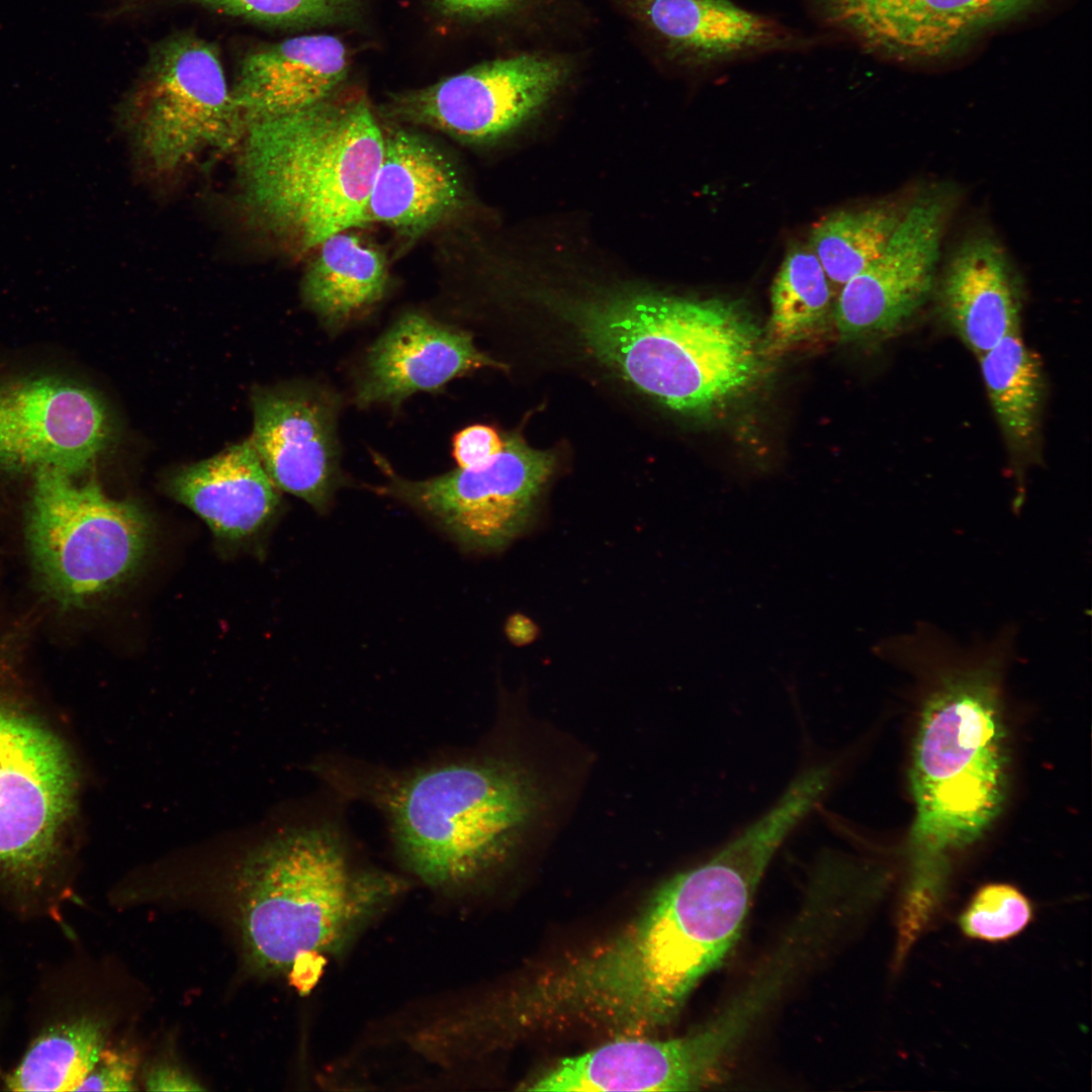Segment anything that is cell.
Segmentation results:
<instances>
[{
    "instance_id": "cell-27",
    "label": "cell",
    "mask_w": 1092,
    "mask_h": 1092,
    "mask_svg": "<svg viewBox=\"0 0 1092 1092\" xmlns=\"http://www.w3.org/2000/svg\"><path fill=\"white\" fill-rule=\"evenodd\" d=\"M905 209L883 203L839 210L812 225L809 245L832 286L841 288L882 253Z\"/></svg>"
},
{
    "instance_id": "cell-19",
    "label": "cell",
    "mask_w": 1092,
    "mask_h": 1092,
    "mask_svg": "<svg viewBox=\"0 0 1092 1092\" xmlns=\"http://www.w3.org/2000/svg\"><path fill=\"white\" fill-rule=\"evenodd\" d=\"M348 68V51L339 37L297 35L247 53L232 92L247 125L327 100L336 94Z\"/></svg>"
},
{
    "instance_id": "cell-32",
    "label": "cell",
    "mask_w": 1092,
    "mask_h": 1092,
    "mask_svg": "<svg viewBox=\"0 0 1092 1092\" xmlns=\"http://www.w3.org/2000/svg\"><path fill=\"white\" fill-rule=\"evenodd\" d=\"M151 1091H200L203 1088L190 1076L171 1066L154 1068L147 1077Z\"/></svg>"
},
{
    "instance_id": "cell-17",
    "label": "cell",
    "mask_w": 1092,
    "mask_h": 1092,
    "mask_svg": "<svg viewBox=\"0 0 1092 1092\" xmlns=\"http://www.w3.org/2000/svg\"><path fill=\"white\" fill-rule=\"evenodd\" d=\"M497 366L465 332L418 312L397 320L371 347L356 399L362 406L398 404L473 369Z\"/></svg>"
},
{
    "instance_id": "cell-7",
    "label": "cell",
    "mask_w": 1092,
    "mask_h": 1092,
    "mask_svg": "<svg viewBox=\"0 0 1092 1092\" xmlns=\"http://www.w3.org/2000/svg\"><path fill=\"white\" fill-rule=\"evenodd\" d=\"M123 107L138 153L159 175L237 146L246 129L218 48L193 32L154 44Z\"/></svg>"
},
{
    "instance_id": "cell-4",
    "label": "cell",
    "mask_w": 1092,
    "mask_h": 1092,
    "mask_svg": "<svg viewBox=\"0 0 1092 1092\" xmlns=\"http://www.w3.org/2000/svg\"><path fill=\"white\" fill-rule=\"evenodd\" d=\"M238 879L246 945L267 972H288L305 953L345 954L406 889L401 878L359 862L328 822L290 828L245 859Z\"/></svg>"
},
{
    "instance_id": "cell-20",
    "label": "cell",
    "mask_w": 1092,
    "mask_h": 1092,
    "mask_svg": "<svg viewBox=\"0 0 1092 1092\" xmlns=\"http://www.w3.org/2000/svg\"><path fill=\"white\" fill-rule=\"evenodd\" d=\"M1016 283L1006 252L987 233L967 237L950 255L939 286L940 307L978 357L1019 330Z\"/></svg>"
},
{
    "instance_id": "cell-5",
    "label": "cell",
    "mask_w": 1092,
    "mask_h": 1092,
    "mask_svg": "<svg viewBox=\"0 0 1092 1092\" xmlns=\"http://www.w3.org/2000/svg\"><path fill=\"white\" fill-rule=\"evenodd\" d=\"M588 348L623 378L665 406L704 414L756 380L760 333L727 300L631 293L586 308Z\"/></svg>"
},
{
    "instance_id": "cell-14",
    "label": "cell",
    "mask_w": 1092,
    "mask_h": 1092,
    "mask_svg": "<svg viewBox=\"0 0 1092 1092\" xmlns=\"http://www.w3.org/2000/svg\"><path fill=\"white\" fill-rule=\"evenodd\" d=\"M819 18L872 52L933 60L1042 0H813Z\"/></svg>"
},
{
    "instance_id": "cell-29",
    "label": "cell",
    "mask_w": 1092,
    "mask_h": 1092,
    "mask_svg": "<svg viewBox=\"0 0 1092 1092\" xmlns=\"http://www.w3.org/2000/svg\"><path fill=\"white\" fill-rule=\"evenodd\" d=\"M266 26L302 27L341 21L356 0H174Z\"/></svg>"
},
{
    "instance_id": "cell-28",
    "label": "cell",
    "mask_w": 1092,
    "mask_h": 1092,
    "mask_svg": "<svg viewBox=\"0 0 1092 1092\" xmlns=\"http://www.w3.org/2000/svg\"><path fill=\"white\" fill-rule=\"evenodd\" d=\"M1034 906L1018 888L1007 883L980 887L962 909L958 924L968 938L998 943L1018 936L1034 918Z\"/></svg>"
},
{
    "instance_id": "cell-30",
    "label": "cell",
    "mask_w": 1092,
    "mask_h": 1092,
    "mask_svg": "<svg viewBox=\"0 0 1092 1092\" xmlns=\"http://www.w3.org/2000/svg\"><path fill=\"white\" fill-rule=\"evenodd\" d=\"M138 1069L135 1055L119 1049H104L77 1091H132Z\"/></svg>"
},
{
    "instance_id": "cell-34",
    "label": "cell",
    "mask_w": 1092,
    "mask_h": 1092,
    "mask_svg": "<svg viewBox=\"0 0 1092 1092\" xmlns=\"http://www.w3.org/2000/svg\"><path fill=\"white\" fill-rule=\"evenodd\" d=\"M455 11L470 15H490L503 12L520 0H442Z\"/></svg>"
},
{
    "instance_id": "cell-24",
    "label": "cell",
    "mask_w": 1092,
    "mask_h": 1092,
    "mask_svg": "<svg viewBox=\"0 0 1092 1092\" xmlns=\"http://www.w3.org/2000/svg\"><path fill=\"white\" fill-rule=\"evenodd\" d=\"M770 318L763 350L785 351L817 332L832 308V285L812 248L786 254L770 291Z\"/></svg>"
},
{
    "instance_id": "cell-2",
    "label": "cell",
    "mask_w": 1092,
    "mask_h": 1092,
    "mask_svg": "<svg viewBox=\"0 0 1092 1092\" xmlns=\"http://www.w3.org/2000/svg\"><path fill=\"white\" fill-rule=\"evenodd\" d=\"M323 770L342 792L380 810L404 866L438 890L465 887L503 862L540 803L528 772L500 759Z\"/></svg>"
},
{
    "instance_id": "cell-3",
    "label": "cell",
    "mask_w": 1092,
    "mask_h": 1092,
    "mask_svg": "<svg viewBox=\"0 0 1092 1092\" xmlns=\"http://www.w3.org/2000/svg\"><path fill=\"white\" fill-rule=\"evenodd\" d=\"M240 157L250 216L297 254L365 224L383 131L363 96L250 121Z\"/></svg>"
},
{
    "instance_id": "cell-11",
    "label": "cell",
    "mask_w": 1092,
    "mask_h": 1092,
    "mask_svg": "<svg viewBox=\"0 0 1092 1092\" xmlns=\"http://www.w3.org/2000/svg\"><path fill=\"white\" fill-rule=\"evenodd\" d=\"M75 795L74 767L59 739L0 706V870L27 875L47 866Z\"/></svg>"
},
{
    "instance_id": "cell-31",
    "label": "cell",
    "mask_w": 1092,
    "mask_h": 1092,
    "mask_svg": "<svg viewBox=\"0 0 1092 1092\" xmlns=\"http://www.w3.org/2000/svg\"><path fill=\"white\" fill-rule=\"evenodd\" d=\"M503 447L504 441L493 428L473 425L455 434L453 457L459 468H474L488 462Z\"/></svg>"
},
{
    "instance_id": "cell-25",
    "label": "cell",
    "mask_w": 1092,
    "mask_h": 1092,
    "mask_svg": "<svg viewBox=\"0 0 1092 1092\" xmlns=\"http://www.w3.org/2000/svg\"><path fill=\"white\" fill-rule=\"evenodd\" d=\"M986 389L1001 428L1012 445H1029L1037 430L1043 392L1040 363L1019 330L979 356Z\"/></svg>"
},
{
    "instance_id": "cell-18",
    "label": "cell",
    "mask_w": 1092,
    "mask_h": 1092,
    "mask_svg": "<svg viewBox=\"0 0 1092 1092\" xmlns=\"http://www.w3.org/2000/svg\"><path fill=\"white\" fill-rule=\"evenodd\" d=\"M383 131L382 158L365 209V224L383 223L417 238L463 206L465 190L444 153L402 127Z\"/></svg>"
},
{
    "instance_id": "cell-1",
    "label": "cell",
    "mask_w": 1092,
    "mask_h": 1092,
    "mask_svg": "<svg viewBox=\"0 0 1092 1092\" xmlns=\"http://www.w3.org/2000/svg\"><path fill=\"white\" fill-rule=\"evenodd\" d=\"M1017 631L962 646L928 623L889 639L888 659L926 673L914 741L915 818L899 924L922 932L941 907L956 853L978 840L1002 810L1008 752L1002 679Z\"/></svg>"
},
{
    "instance_id": "cell-26",
    "label": "cell",
    "mask_w": 1092,
    "mask_h": 1092,
    "mask_svg": "<svg viewBox=\"0 0 1092 1092\" xmlns=\"http://www.w3.org/2000/svg\"><path fill=\"white\" fill-rule=\"evenodd\" d=\"M104 1027L83 1017L47 1029L7 1077L12 1091H77L104 1048Z\"/></svg>"
},
{
    "instance_id": "cell-21",
    "label": "cell",
    "mask_w": 1092,
    "mask_h": 1092,
    "mask_svg": "<svg viewBox=\"0 0 1092 1092\" xmlns=\"http://www.w3.org/2000/svg\"><path fill=\"white\" fill-rule=\"evenodd\" d=\"M170 492L215 535L233 540L256 532L279 503L277 487L250 440L179 470Z\"/></svg>"
},
{
    "instance_id": "cell-13",
    "label": "cell",
    "mask_w": 1092,
    "mask_h": 1092,
    "mask_svg": "<svg viewBox=\"0 0 1092 1092\" xmlns=\"http://www.w3.org/2000/svg\"><path fill=\"white\" fill-rule=\"evenodd\" d=\"M952 202L940 186L918 194L882 253L840 288L833 318L843 340L893 332L925 301Z\"/></svg>"
},
{
    "instance_id": "cell-9",
    "label": "cell",
    "mask_w": 1092,
    "mask_h": 1092,
    "mask_svg": "<svg viewBox=\"0 0 1092 1092\" xmlns=\"http://www.w3.org/2000/svg\"><path fill=\"white\" fill-rule=\"evenodd\" d=\"M554 464L550 452L511 436L481 466L425 480L391 475L387 491L434 521L461 547L494 551L529 525Z\"/></svg>"
},
{
    "instance_id": "cell-12",
    "label": "cell",
    "mask_w": 1092,
    "mask_h": 1092,
    "mask_svg": "<svg viewBox=\"0 0 1092 1092\" xmlns=\"http://www.w3.org/2000/svg\"><path fill=\"white\" fill-rule=\"evenodd\" d=\"M102 399L55 376L0 383V471L88 469L111 438Z\"/></svg>"
},
{
    "instance_id": "cell-15",
    "label": "cell",
    "mask_w": 1092,
    "mask_h": 1092,
    "mask_svg": "<svg viewBox=\"0 0 1092 1092\" xmlns=\"http://www.w3.org/2000/svg\"><path fill=\"white\" fill-rule=\"evenodd\" d=\"M626 5L666 60L691 72L803 52L817 43L816 38L732 0H626Z\"/></svg>"
},
{
    "instance_id": "cell-22",
    "label": "cell",
    "mask_w": 1092,
    "mask_h": 1092,
    "mask_svg": "<svg viewBox=\"0 0 1092 1092\" xmlns=\"http://www.w3.org/2000/svg\"><path fill=\"white\" fill-rule=\"evenodd\" d=\"M383 253L350 230L314 250L302 280L307 305L331 328L341 327L378 303L387 288Z\"/></svg>"
},
{
    "instance_id": "cell-16",
    "label": "cell",
    "mask_w": 1092,
    "mask_h": 1092,
    "mask_svg": "<svg viewBox=\"0 0 1092 1092\" xmlns=\"http://www.w3.org/2000/svg\"><path fill=\"white\" fill-rule=\"evenodd\" d=\"M250 439L277 488L316 510L325 509L339 481L336 402L325 392H261L253 398Z\"/></svg>"
},
{
    "instance_id": "cell-8",
    "label": "cell",
    "mask_w": 1092,
    "mask_h": 1092,
    "mask_svg": "<svg viewBox=\"0 0 1092 1092\" xmlns=\"http://www.w3.org/2000/svg\"><path fill=\"white\" fill-rule=\"evenodd\" d=\"M145 513L109 498L95 482L59 470L35 472L27 539L41 581L58 600L80 605L127 579L149 543Z\"/></svg>"
},
{
    "instance_id": "cell-6",
    "label": "cell",
    "mask_w": 1092,
    "mask_h": 1092,
    "mask_svg": "<svg viewBox=\"0 0 1092 1092\" xmlns=\"http://www.w3.org/2000/svg\"><path fill=\"white\" fill-rule=\"evenodd\" d=\"M816 803L810 787L792 782L768 811L709 859L656 891L648 907L687 990L692 992L729 953L775 853Z\"/></svg>"
},
{
    "instance_id": "cell-10",
    "label": "cell",
    "mask_w": 1092,
    "mask_h": 1092,
    "mask_svg": "<svg viewBox=\"0 0 1092 1092\" xmlns=\"http://www.w3.org/2000/svg\"><path fill=\"white\" fill-rule=\"evenodd\" d=\"M569 75L564 58L522 54L474 66L428 87L397 95L388 114L459 141H499L532 119Z\"/></svg>"
},
{
    "instance_id": "cell-33",
    "label": "cell",
    "mask_w": 1092,
    "mask_h": 1092,
    "mask_svg": "<svg viewBox=\"0 0 1092 1092\" xmlns=\"http://www.w3.org/2000/svg\"><path fill=\"white\" fill-rule=\"evenodd\" d=\"M326 962L325 957L316 953L298 957L288 971L290 984L300 993L308 992L318 979Z\"/></svg>"
},
{
    "instance_id": "cell-23",
    "label": "cell",
    "mask_w": 1092,
    "mask_h": 1092,
    "mask_svg": "<svg viewBox=\"0 0 1092 1092\" xmlns=\"http://www.w3.org/2000/svg\"><path fill=\"white\" fill-rule=\"evenodd\" d=\"M781 952L767 962L743 993L713 1020L695 1032L681 1036L701 1088L721 1075L727 1061L739 1046L768 1004L795 973L798 948L785 942Z\"/></svg>"
}]
</instances>
